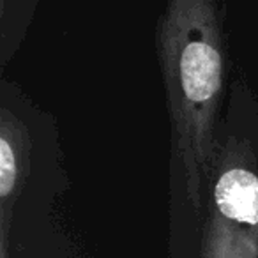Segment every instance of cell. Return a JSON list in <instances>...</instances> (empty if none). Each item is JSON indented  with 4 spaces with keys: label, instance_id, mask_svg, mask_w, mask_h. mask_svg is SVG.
Listing matches in <instances>:
<instances>
[{
    "label": "cell",
    "instance_id": "cell-1",
    "mask_svg": "<svg viewBox=\"0 0 258 258\" xmlns=\"http://www.w3.org/2000/svg\"><path fill=\"white\" fill-rule=\"evenodd\" d=\"M159 60L187 200L200 212L225 76L219 6L212 0H172L159 23Z\"/></svg>",
    "mask_w": 258,
    "mask_h": 258
},
{
    "label": "cell",
    "instance_id": "cell-3",
    "mask_svg": "<svg viewBox=\"0 0 258 258\" xmlns=\"http://www.w3.org/2000/svg\"><path fill=\"white\" fill-rule=\"evenodd\" d=\"M29 149L25 127L8 110L0 120V211L8 218L9 204L16 200L29 168Z\"/></svg>",
    "mask_w": 258,
    "mask_h": 258
},
{
    "label": "cell",
    "instance_id": "cell-2",
    "mask_svg": "<svg viewBox=\"0 0 258 258\" xmlns=\"http://www.w3.org/2000/svg\"><path fill=\"white\" fill-rule=\"evenodd\" d=\"M204 256L258 258V173L247 166H228L216 180Z\"/></svg>",
    "mask_w": 258,
    "mask_h": 258
}]
</instances>
